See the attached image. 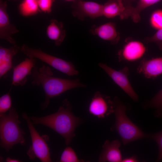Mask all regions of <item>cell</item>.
<instances>
[{
    "instance_id": "cell-17",
    "label": "cell",
    "mask_w": 162,
    "mask_h": 162,
    "mask_svg": "<svg viewBox=\"0 0 162 162\" xmlns=\"http://www.w3.org/2000/svg\"><path fill=\"white\" fill-rule=\"evenodd\" d=\"M46 33L47 37L53 41L57 46L62 44L66 35L63 23L55 19L50 20L46 28Z\"/></svg>"
},
{
    "instance_id": "cell-16",
    "label": "cell",
    "mask_w": 162,
    "mask_h": 162,
    "mask_svg": "<svg viewBox=\"0 0 162 162\" xmlns=\"http://www.w3.org/2000/svg\"><path fill=\"white\" fill-rule=\"evenodd\" d=\"M18 45H13L9 48L0 46V77H5L7 73L13 67L14 56L20 50Z\"/></svg>"
},
{
    "instance_id": "cell-13",
    "label": "cell",
    "mask_w": 162,
    "mask_h": 162,
    "mask_svg": "<svg viewBox=\"0 0 162 162\" xmlns=\"http://www.w3.org/2000/svg\"><path fill=\"white\" fill-rule=\"evenodd\" d=\"M90 32L103 40L110 41L112 44H117L120 38L116 25L112 22H107L99 26L94 25L90 28Z\"/></svg>"
},
{
    "instance_id": "cell-4",
    "label": "cell",
    "mask_w": 162,
    "mask_h": 162,
    "mask_svg": "<svg viewBox=\"0 0 162 162\" xmlns=\"http://www.w3.org/2000/svg\"><path fill=\"white\" fill-rule=\"evenodd\" d=\"M115 115V130L121 137L124 145L137 140L147 137L145 134L128 117L126 108L117 97L113 99Z\"/></svg>"
},
{
    "instance_id": "cell-3",
    "label": "cell",
    "mask_w": 162,
    "mask_h": 162,
    "mask_svg": "<svg viewBox=\"0 0 162 162\" xmlns=\"http://www.w3.org/2000/svg\"><path fill=\"white\" fill-rule=\"evenodd\" d=\"M20 122L16 108L12 106L8 114H0V144L8 152L13 146L25 144V133L20 128Z\"/></svg>"
},
{
    "instance_id": "cell-15",
    "label": "cell",
    "mask_w": 162,
    "mask_h": 162,
    "mask_svg": "<svg viewBox=\"0 0 162 162\" xmlns=\"http://www.w3.org/2000/svg\"><path fill=\"white\" fill-rule=\"evenodd\" d=\"M120 142L117 140L110 141L106 140L102 147L98 159L100 162H120L122 160L120 149Z\"/></svg>"
},
{
    "instance_id": "cell-23",
    "label": "cell",
    "mask_w": 162,
    "mask_h": 162,
    "mask_svg": "<svg viewBox=\"0 0 162 162\" xmlns=\"http://www.w3.org/2000/svg\"><path fill=\"white\" fill-rule=\"evenodd\" d=\"M11 88L0 98V114L5 113L11 107V99L10 94Z\"/></svg>"
},
{
    "instance_id": "cell-5",
    "label": "cell",
    "mask_w": 162,
    "mask_h": 162,
    "mask_svg": "<svg viewBox=\"0 0 162 162\" xmlns=\"http://www.w3.org/2000/svg\"><path fill=\"white\" fill-rule=\"evenodd\" d=\"M20 50L28 57L38 59L68 76L79 74L71 62L46 53L40 48H34L23 44L20 47Z\"/></svg>"
},
{
    "instance_id": "cell-19",
    "label": "cell",
    "mask_w": 162,
    "mask_h": 162,
    "mask_svg": "<svg viewBox=\"0 0 162 162\" xmlns=\"http://www.w3.org/2000/svg\"><path fill=\"white\" fill-rule=\"evenodd\" d=\"M161 0H138L135 6H132L128 9L127 17L128 18L130 17L134 22L137 23L140 20V14L143 10Z\"/></svg>"
},
{
    "instance_id": "cell-29",
    "label": "cell",
    "mask_w": 162,
    "mask_h": 162,
    "mask_svg": "<svg viewBox=\"0 0 162 162\" xmlns=\"http://www.w3.org/2000/svg\"><path fill=\"white\" fill-rule=\"evenodd\" d=\"M126 8V9L131 6L133 3L136 0H121Z\"/></svg>"
},
{
    "instance_id": "cell-27",
    "label": "cell",
    "mask_w": 162,
    "mask_h": 162,
    "mask_svg": "<svg viewBox=\"0 0 162 162\" xmlns=\"http://www.w3.org/2000/svg\"><path fill=\"white\" fill-rule=\"evenodd\" d=\"M40 11L49 14L52 11V7L55 0H37Z\"/></svg>"
},
{
    "instance_id": "cell-30",
    "label": "cell",
    "mask_w": 162,
    "mask_h": 162,
    "mask_svg": "<svg viewBox=\"0 0 162 162\" xmlns=\"http://www.w3.org/2000/svg\"><path fill=\"white\" fill-rule=\"evenodd\" d=\"M6 161L7 162H20V160L14 159H13L9 157L7 158L6 159Z\"/></svg>"
},
{
    "instance_id": "cell-20",
    "label": "cell",
    "mask_w": 162,
    "mask_h": 162,
    "mask_svg": "<svg viewBox=\"0 0 162 162\" xmlns=\"http://www.w3.org/2000/svg\"><path fill=\"white\" fill-rule=\"evenodd\" d=\"M18 10L25 17L35 15L40 11L37 0H23L18 6Z\"/></svg>"
},
{
    "instance_id": "cell-26",
    "label": "cell",
    "mask_w": 162,
    "mask_h": 162,
    "mask_svg": "<svg viewBox=\"0 0 162 162\" xmlns=\"http://www.w3.org/2000/svg\"><path fill=\"white\" fill-rule=\"evenodd\" d=\"M147 137L155 141L159 148V153L157 161L162 160V130L155 133L148 135Z\"/></svg>"
},
{
    "instance_id": "cell-6",
    "label": "cell",
    "mask_w": 162,
    "mask_h": 162,
    "mask_svg": "<svg viewBox=\"0 0 162 162\" xmlns=\"http://www.w3.org/2000/svg\"><path fill=\"white\" fill-rule=\"evenodd\" d=\"M22 117L27 123L31 138L32 145L27 152L29 159L33 160L37 158L42 162H52L50 149L44 137L40 136L26 113H23Z\"/></svg>"
},
{
    "instance_id": "cell-24",
    "label": "cell",
    "mask_w": 162,
    "mask_h": 162,
    "mask_svg": "<svg viewBox=\"0 0 162 162\" xmlns=\"http://www.w3.org/2000/svg\"><path fill=\"white\" fill-rule=\"evenodd\" d=\"M143 41L146 44L155 43L158 46L159 49L162 50V28L157 30L152 36L145 37Z\"/></svg>"
},
{
    "instance_id": "cell-22",
    "label": "cell",
    "mask_w": 162,
    "mask_h": 162,
    "mask_svg": "<svg viewBox=\"0 0 162 162\" xmlns=\"http://www.w3.org/2000/svg\"><path fill=\"white\" fill-rule=\"evenodd\" d=\"M150 22L152 27L155 29L162 28V9L156 10L152 13Z\"/></svg>"
},
{
    "instance_id": "cell-1",
    "label": "cell",
    "mask_w": 162,
    "mask_h": 162,
    "mask_svg": "<svg viewBox=\"0 0 162 162\" xmlns=\"http://www.w3.org/2000/svg\"><path fill=\"white\" fill-rule=\"evenodd\" d=\"M34 124H42L58 133L64 139L66 144L69 145L75 136L74 131L82 120L74 115L72 106L67 99L64 100L57 111L51 114L41 117H30Z\"/></svg>"
},
{
    "instance_id": "cell-28",
    "label": "cell",
    "mask_w": 162,
    "mask_h": 162,
    "mask_svg": "<svg viewBox=\"0 0 162 162\" xmlns=\"http://www.w3.org/2000/svg\"><path fill=\"white\" fill-rule=\"evenodd\" d=\"M136 157L135 156L126 158L124 159H122V162H138Z\"/></svg>"
},
{
    "instance_id": "cell-8",
    "label": "cell",
    "mask_w": 162,
    "mask_h": 162,
    "mask_svg": "<svg viewBox=\"0 0 162 162\" xmlns=\"http://www.w3.org/2000/svg\"><path fill=\"white\" fill-rule=\"evenodd\" d=\"M114 102L108 95L96 92L89 104V113L99 118H105L114 112Z\"/></svg>"
},
{
    "instance_id": "cell-14",
    "label": "cell",
    "mask_w": 162,
    "mask_h": 162,
    "mask_svg": "<svg viewBox=\"0 0 162 162\" xmlns=\"http://www.w3.org/2000/svg\"><path fill=\"white\" fill-rule=\"evenodd\" d=\"M137 71L146 78H156L162 74V57L142 59Z\"/></svg>"
},
{
    "instance_id": "cell-21",
    "label": "cell",
    "mask_w": 162,
    "mask_h": 162,
    "mask_svg": "<svg viewBox=\"0 0 162 162\" xmlns=\"http://www.w3.org/2000/svg\"><path fill=\"white\" fill-rule=\"evenodd\" d=\"M84 161L80 159L74 150L70 146L67 147L61 155L59 162H80Z\"/></svg>"
},
{
    "instance_id": "cell-32",
    "label": "cell",
    "mask_w": 162,
    "mask_h": 162,
    "mask_svg": "<svg viewBox=\"0 0 162 162\" xmlns=\"http://www.w3.org/2000/svg\"><path fill=\"white\" fill-rule=\"evenodd\" d=\"M8 1H10V0H8Z\"/></svg>"
},
{
    "instance_id": "cell-12",
    "label": "cell",
    "mask_w": 162,
    "mask_h": 162,
    "mask_svg": "<svg viewBox=\"0 0 162 162\" xmlns=\"http://www.w3.org/2000/svg\"><path fill=\"white\" fill-rule=\"evenodd\" d=\"M35 62L34 58L28 57L14 67L11 86H24L27 81V76L32 74Z\"/></svg>"
},
{
    "instance_id": "cell-25",
    "label": "cell",
    "mask_w": 162,
    "mask_h": 162,
    "mask_svg": "<svg viewBox=\"0 0 162 162\" xmlns=\"http://www.w3.org/2000/svg\"><path fill=\"white\" fill-rule=\"evenodd\" d=\"M148 105L156 109L158 112H162V89L148 102Z\"/></svg>"
},
{
    "instance_id": "cell-18",
    "label": "cell",
    "mask_w": 162,
    "mask_h": 162,
    "mask_svg": "<svg viewBox=\"0 0 162 162\" xmlns=\"http://www.w3.org/2000/svg\"><path fill=\"white\" fill-rule=\"evenodd\" d=\"M125 9L121 0H108L103 5L102 14L108 18L118 16L122 19Z\"/></svg>"
},
{
    "instance_id": "cell-31",
    "label": "cell",
    "mask_w": 162,
    "mask_h": 162,
    "mask_svg": "<svg viewBox=\"0 0 162 162\" xmlns=\"http://www.w3.org/2000/svg\"><path fill=\"white\" fill-rule=\"evenodd\" d=\"M66 1H75V0H65Z\"/></svg>"
},
{
    "instance_id": "cell-2",
    "label": "cell",
    "mask_w": 162,
    "mask_h": 162,
    "mask_svg": "<svg viewBox=\"0 0 162 162\" xmlns=\"http://www.w3.org/2000/svg\"><path fill=\"white\" fill-rule=\"evenodd\" d=\"M50 68L43 65L39 69L34 66L32 76L33 85H41L44 89L45 99L40 105L41 108L45 109L48 106L51 98L57 96L70 89L77 88H85L86 86L80 82L78 79H68L53 76Z\"/></svg>"
},
{
    "instance_id": "cell-10",
    "label": "cell",
    "mask_w": 162,
    "mask_h": 162,
    "mask_svg": "<svg viewBox=\"0 0 162 162\" xmlns=\"http://www.w3.org/2000/svg\"><path fill=\"white\" fill-rule=\"evenodd\" d=\"M6 1L0 0V38L14 45L16 42L12 35L19 32V30L11 23L7 11Z\"/></svg>"
},
{
    "instance_id": "cell-7",
    "label": "cell",
    "mask_w": 162,
    "mask_h": 162,
    "mask_svg": "<svg viewBox=\"0 0 162 162\" xmlns=\"http://www.w3.org/2000/svg\"><path fill=\"white\" fill-rule=\"evenodd\" d=\"M98 65L134 101H136L138 100V96L134 89L128 79L130 71L127 67H125L119 70H117L103 63H99Z\"/></svg>"
},
{
    "instance_id": "cell-11",
    "label": "cell",
    "mask_w": 162,
    "mask_h": 162,
    "mask_svg": "<svg viewBox=\"0 0 162 162\" xmlns=\"http://www.w3.org/2000/svg\"><path fill=\"white\" fill-rule=\"evenodd\" d=\"M146 51V48L141 42L137 40L127 42L123 48L118 52L119 62L125 61L132 62L141 58Z\"/></svg>"
},
{
    "instance_id": "cell-9",
    "label": "cell",
    "mask_w": 162,
    "mask_h": 162,
    "mask_svg": "<svg viewBox=\"0 0 162 162\" xmlns=\"http://www.w3.org/2000/svg\"><path fill=\"white\" fill-rule=\"evenodd\" d=\"M73 10L74 17L83 20L86 17L95 18L103 16V4L91 1L79 0Z\"/></svg>"
}]
</instances>
